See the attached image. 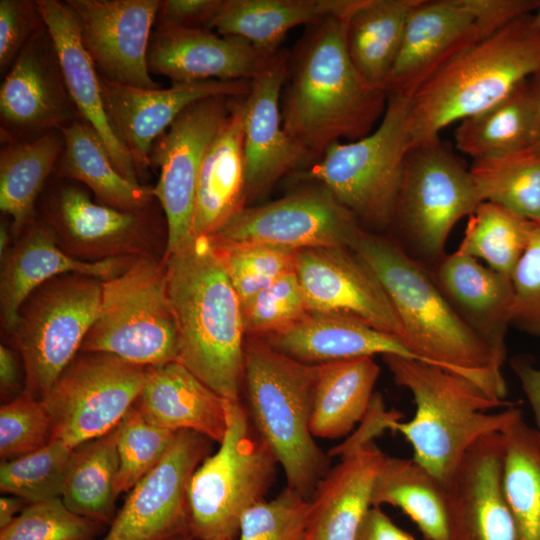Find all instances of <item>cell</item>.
<instances>
[{"mask_svg":"<svg viewBox=\"0 0 540 540\" xmlns=\"http://www.w3.org/2000/svg\"><path fill=\"white\" fill-rule=\"evenodd\" d=\"M347 18L330 16L306 26L288 56L282 126L313 164L333 143L371 133L387 105V91L369 85L349 56Z\"/></svg>","mask_w":540,"mask_h":540,"instance_id":"cell-1","label":"cell"},{"mask_svg":"<svg viewBox=\"0 0 540 540\" xmlns=\"http://www.w3.org/2000/svg\"><path fill=\"white\" fill-rule=\"evenodd\" d=\"M351 249L378 277L403 326L405 344L420 361L464 377L504 401L502 370L421 262L394 241L366 230Z\"/></svg>","mask_w":540,"mask_h":540,"instance_id":"cell-2","label":"cell"},{"mask_svg":"<svg viewBox=\"0 0 540 540\" xmlns=\"http://www.w3.org/2000/svg\"><path fill=\"white\" fill-rule=\"evenodd\" d=\"M178 362L231 402L244 379L241 302L207 238L164 256Z\"/></svg>","mask_w":540,"mask_h":540,"instance_id":"cell-3","label":"cell"},{"mask_svg":"<svg viewBox=\"0 0 540 540\" xmlns=\"http://www.w3.org/2000/svg\"><path fill=\"white\" fill-rule=\"evenodd\" d=\"M382 357L394 382L410 391L416 406L411 420L396 417L388 429L408 441L413 459L444 486L473 444L501 432L522 412L438 366L399 355Z\"/></svg>","mask_w":540,"mask_h":540,"instance_id":"cell-4","label":"cell"},{"mask_svg":"<svg viewBox=\"0 0 540 540\" xmlns=\"http://www.w3.org/2000/svg\"><path fill=\"white\" fill-rule=\"evenodd\" d=\"M539 72L531 13L465 49L418 89L408 117L411 147L439 138L446 126L486 110Z\"/></svg>","mask_w":540,"mask_h":540,"instance_id":"cell-5","label":"cell"},{"mask_svg":"<svg viewBox=\"0 0 540 540\" xmlns=\"http://www.w3.org/2000/svg\"><path fill=\"white\" fill-rule=\"evenodd\" d=\"M318 365L300 362L250 337L244 348L254 428L285 473L287 487L310 499L328 472L329 456L315 442L310 422Z\"/></svg>","mask_w":540,"mask_h":540,"instance_id":"cell-6","label":"cell"},{"mask_svg":"<svg viewBox=\"0 0 540 540\" xmlns=\"http://www.w3.org/2000/svg\"><path fill=\"white\" fill-rule=\"evenodd\" d=\"M411 98L388 94L379 125L365 137L330 145L300 177L324 186L362 225H391L404 162L411 147Z\"/></svg>","mask_w":540,"mask_h":540,"instance_id":"cell-7","label":"cell"},{"mask_svg":"<svg viewBox=\"0 0 540 540\" xmlns=\"http://www.w3.org/2000/svg\"><path fill=\"white\" fill-rule=\"evenodd\" d=\"M80 351L108 353L145 367L178 361L164 261L141 256L119 276L102 281L98 315Z\"/></svg>","mask_w":540,"mask_h":540,"instance_id":"cell-8","label":"cell"},{"mask_svg":"<svg viewBox=\"0 0 540 540\" xmlns=\"http://www.w3.org/2000/svg\"><path fill=\"white\" fill-rule=\"evenodd\" d=\"M276 463L240 402H230L219 449L197 467L189 483L190 535L196 540H234L242 515L264 500Z\"/></svg>","mask_w":540,"mask_h":540,"instance_id":"cell-9","label":"cell"},{"mask_svg":"<svg viewBox=\"0 0 540 540\" xmlns=\"http://www.w3.org/2000/svg\"><path fill=\"white\" fill-rule=\"evenodd\" d=\"M102 281L56 277L35 289L19 309L11 334L25 372V392L42 400L76 357L95 322Z\"/></svg>","mask_w":540,"mask_h":540,"instance_id":"cell-10","label":"cell"},{"mask_svg":"<svg viewBox=\"0 0 540 540\" xmlns=\"http://www.w3.org/2000/svg\"><path fill=\"white\" fill-rule=\"evenodd\" d=\"M482 202L470 170L436 138L410 147L391 224L411 256L438 263L452 228Z\"/></svg>","mask_w":540,"mask_h":540,"instance_id":"cell-11","label":"cell"},{"mask_svg":"<svg viewBox=\"0 0 540 540\" xmlns=\"http://www.w3.org/2000/svg\"><path fill=\"white\" fill-rule=\"evenodd\" d=\"M145 366L102 352H81L42 399L53 438L71 448L113 430L139 397Z\"/></svg>","mask_w":540,"mask_h":540,"instance_id":"cell-12","label":"cell"},{"mask_svg":"<svg viewBox=\"0 0 540 540\" xmlns=\"http://www.w3.org/2000/svg\"><path fill=\"white\" fill-rule=\"evenodd\" d=\"M364 230L317 183L263 205L246 206L208 239L225 245H267L294 251L351 249Z\"/></svg>","mask_w":540,"mask_h":540,"instance_id":"cell-13","label":"cell"},{"mask_svg":"<svg viewBox=\"0 0 540 540\" xmlns=\"http://www.w3.org/2000/svg\"><path fill=\"white\" fill-rule=\"evenodd\" d=\"M232 97L199 100L173 121L152 145L150 167H158L154 187L167 222L164 256L194 241L192 228L197 183L205 154L230 113Z\"/></svg>","mask_w":540,"mask_h":540,"instance_id":"cell-14","label":"cell"},{"mask_svg":"<svg viewBox=\"0 0 540 540\" xmlns=\"http://www.w3.org/2000/svg\"><path fill=\"white\" fill-rule=\"evenodd\" d=\"M209 439L175 433L168 450L130 491L103 540H169L189 533L188 488Z\"/></svg>","mask_w":540,"mask_h":540,"instance_id":"cell-15","label":"cell"},{"mask_svg":"<svg viewBox=\"0 0 540 540\" xmlns=\"http://www.w3.org/2000/svg\"><path fill=\"white\" fill-rule=\"evenodd\" d=\"M295 272L309 311L352 317L405 344L403 326L384 287L352 249L299 250Z\"/></svg>","mask_w":540,"mask_h":540,"instance_id":"cell-16","label":"cell"},{"mask_svg":"<svg viewBox=\"0 0 540 540\" xmlns=\"http://www.w3.org/2000/svg\"><path fill=\"white\" fill-rule=\"evenodd\" d=\"M0 116L2 141L38 137L80 118L45 24L1 83Z\"/></svg>","mask_w":540,"mask_h":540,"instance_id":"cell-17","label":"cell"},{"mask_svg":"<svg viewBox=\"0 0 540 540\" xmlns=\"http://www.w3.org/2000/svg\"><path fill=\"white\" fill-rule=\"evenodd\" d=\"M77 15L81 39L98 73L129 87L160 89L147 52L161 0H66Z\"/></svg>","mask_w":540,"mask_h":540,"instance_id":"cell-18","label":"cell"},{"mask_svg":"<svg viewBox=\"0 0 540 540\" xmlns=\"http://www.w3.org/2000/svg\"><path fill=\"white\" fill-rule=\"evenodd\" d=\"M44 212L59 245L74 258L97 262L150 256L152 230L148 210L114 209L93 202L78 186L62 185L50 193Z\"/></svg>","mask_w":540,"mask_h":540,"instance_id":"cell-19","label":"cell"},{"mask_svg":"<svg viewBox=\"0 0 540 540\" xmlns=\"http://www.w3.org/2000/svg\"><path fill=\"white\" fill-rule=\"evenodd\" d=\"M99 82L109 120L129 151L142 184L150 168L153 143L184 109L210 97L246 96L251 89V80H207L153 90L116 84L100 74Z\"/></svg>","mask_w":540,"mask_h":540,"instance_id":"cell-20","label":"cell"},{"mask_svg":"<svg viewBox=\"0 0 540 540\" xmlns=\"http://www.w3.org/2000/svg\"><path fill=\"white\" fill-rule=\"evenodd\" d=\"M489 35L472 0H422L406 23L387 94L412 98L446 63Z\"/></svg>","mask_w":540,"mask_h":540,"instance_id":"cell-21","label":"cell"},{"mask_svg":"<svg viewBox=\"0 0 540 540\" xmlns=\"http://www.w3.org/2000/svg\"><path fill=\"white\" fill-rule=\"evenodd\" d=\"M289 52L274 53L251 80L245 97L244 162L247 203L269 192L286 174L313 165L310 157L285 133L280 98Z\"/></svg>","mask_w":540,"mask_h":540,"instance_id":"cell-22","label":"cell"},{"mask_svg":"<svg viewBox=\"0 0 540 540\" xmlns=\"http://www.w3.org/2000/svg\"><path fill=\"white\" fill-rule=\"evenodd\" d=\"M501 432L464 454L446 488V540H519L502 481Z\"/></svg>","mask_w":540,"mask_h":540,"instance_id":"cell-23","label":"cell"},{"mask_svg":"<svg viewBox=\"0 0 540 540\" xmlns=\"http://www.w3.org/2000/svg\"><path fill=\"white\" fill-rule=\"evenodd\" d=\"M272 55L261 53L243 39L210 29L156 24L147 65L150 74L163 75L172 84L252 80Z\"/></svg>","mask_w":540,"mask_h":540,"instance_id":"cell-24","label":"cell"},{"mask_svg":"<svg viewBox=\"0 0 540 540\" xmlns=\"http://www.w3.org/2000/svg\"><path fill=\"white\" fill-rule=\"evenodd\" d=\"M138 257H118L97 262L82 261L66 253L53 228L31 222L18 242L5 254L0 275L1 321L10 331L20 307L42 284L63 275L78 274L107 281L125 272Z\"/></svg>","mask_w":540,"mask_h":540,"instance_id":"cell-25","label":"cell"},{"mask_svg":"<svg viewBox=\"0 0 540 540\" xmlns=\"http://www.w3.org/2000/svg\"><path fill=\"white\" fill-rule=\"evenodd\" d=\"M54 44L65 83L79 117L98 134L118 172L142 184L133 159L116 134L105 109L99 74L81 39L76 13L65 1L36 0Z\"/></svg>","mask_w":540,"mask_h":540,"instance_id":"cell-26","label":"cell"},{"mask_svg":"<svg viewBox=\"0 0 540 540\" xmlns=\"http://www.w3.org/2000/svg\"><path fill=\"white\" fill-rule=\"evenodd\" d=\"M434 279L502 370L514 298L511 278L456 250L437 263Z\"/></svg>","mask_w":540,"mask_h":540,"instance_id":"cell-27","label":"cell"},{"mask_svg":"<svg viewBox=\"0 0 540 540\" xmlns=\"http://www.w3.org/2000/svg\"><path fill=\"white\" fill-rule=\"evenodd\" d=\"M231 401L221 397L178 361L148 366L134 405L153 424L223 440Z\"/></svg>","mask_w":540,"mask_h":540,"instance_id":"cell-28","label":"cell"},{"mask_svg":"<svg viewBox=\"0 0 540 540\" xmlns=\"http://www.w3.org/2000/svg\"><path fill=\"white\" fill-rule=\"evenodd\" d=\"M385 456L372 441L328 470L309 499L305 540H356Z\"/></svg>","mask_w":540,"mask_h":540,"instance_id":"cell-29","label":"cell"},{"mask_svg":"<svg viewBox=\"0 0 540 540\" xmlns=\"http://www.w3.org/2000/svg\"><path fill=\"white\" fill-rule=\"evenodd\" d=\"M246 96L231 98L230 113L203 159L195 198L194 239L214 235L246 207Z\"/></svg>","mask_w":540,"mask_h":540,"instance_id":"cell-30","label":"cell"},{"mask_svg":"<svg viewBox=\"0 0 540 540\" xmlns=\"http://www.w3.org/2000/svg\"><path fill=\"white\" fill-rule=\"evenodd\" d=\"M261 339L276 350L313 365L389 354L419 360L398 338L336 313L309 311L289 329Z\"/></svg>","mask_w":540,"mask_h":540,"instance_id":"cell-31","label":"cell"},{"mask_svg":"<svg viewBox=\"0 0 540 540\" xmlns=\"http://www.w3.org/2000/svg\"><path fill=\"white\" fill-rule=\"evenodd\" d=\"M361 0H223L210 24L222 36L245 40L265 55L280 50L293 28L330 16L349 17Z\"/></svg>","mask_w":540,"mask_h":540,"instance_id":"cell-32","label":"cell"},{"mask_svg":"<svg viewBox=\"0 0 540 540\" xmlns=\"http://www.w3.org/2000/svg\"><path fill=\"white\" fill-rule=\"evenodd\" d=\"M60 131L65 145L54 170L59 178L85 184L99 204L126 212L149 209L155 198L154 187L123 177L89 124L79 118Z\"/></svg>","mask_w":540,"mask_h":540,"instance_id":"cell-33","label":"cell"},{"mask_svg":"<svg viewBox=\"0 0 540 540\" xmlns=\"http://www.w3.org/2000/svg\"><path fill=\"white\" fill-rule=\"evenodd\" d=\"M380 368L373 357L318 365L310 429L314 437L348 435L365 417Z\"/></svg>","mask_w":540,"mask_h":540,"instance_id":"cell-34","label":"cell"},{"mask_svg":"<svg viewBox=\"0 0 540 540\" xmlns=\"http://www.w3.org/2000/svg\"><path fill=\"white\" fill-rule=\"evenodd\" d=\"M422 0H361L346 20L349 56L362 78L386 91L412 11Z\"/></svg>","mask_w":540,"mask_h":540,"instance_id":"cell-35","label":"cell"},{"mask_svg":"<svg viewBox=\"0 0 540 540\" xmlns=\"http://www.w3.org/2000/svg\"><path fill=\"white\" fill-rule=\"evenodd\" d=\"M0 150V209L18 234L34 217L35 201L64 150L60 130L33 139L5 140Z\"/></svg>","mask_w":540,"mask_h":540,"instance_id":"cell-36","label":"cell"},{"mask_svg":"<svg viewBox=\"0 0 540 540\" xmlns=\"http://www.w3.org/2000/svg\"><path fill=\"white\" fill-rule=\"evenodd\" d=\"M529 79L486 110L461 120L454 133L456 148L473 160H481L534 147L535 113Z\"/></svg>","mask_w":540,"mask_h":540,"instance_id":"cell-37","label":"cell"},{"mask_svg":"<svg viewBox=\"0 0 540 540\" xmlns=\"http://www.w3.org/2000/svg\"><path fill=\"white\" fill-rule=\"evenodd\" d=\"M372 507L391 505L404 512L426 540H446L445 486L412 459L385 456L377 472Z\"/></svg>","mask_w":540,"mask_h":540,"instance_id":"cell-38","label":"cell"},{"mask_svg":"<svg viewBox=\"0 0 540 540\" xmlns=\"http://www.w3.org/2000/svg\"><path fill=\"white\" fill-rule=\"evenodd\" d=\"M501 435L503 489L519 540H540V438L523 412Z\"/></svg>","mask_w":540,"mask_h":540,"instance_id":"cell-39","label":"cell"},{"mask_svg":"<svg viewBox=\"0 0 540 540\" xmlns=\"http://www.w3.org/2000/svg\"><path fill=\"white\" fill-rule=\"evenodd\" d=\"M115 428L74 448L61 496L66 507L94 522H109L117 498Z\"/></svg>","mask_w":540,"mask_h":540,"instance_id":"cell-40","label":"cell"},{"mask_svg":"<svg viewBox=\"0 0 540 540\" xmlns=\"http://www.w3.org/2000/svg\"><path fill=\"white\" fill-rule=\"evenodd\" d=\"M469 170L482 201L540 224V149L531 147L497 158L473 160Z\"/></svg>","mask_w":540,"mask_h":540,"instance_id":"cell-41","label":"cell"},{"mask_svg":"<svg viewBox=\"0 0 540 540\" xmlns=\"http://www.w3.org/2000/svg\"><path fill=\"white\" fill-rule=\"evenodd\" d=\"M530 227L531 222L504 207L483 201L469 216L457 251L511 278L527 246Z\"/></svg>","mask_w":540,"mask_h":540,"instance_id":"cell-42","label":"cell"},{"mask_svg":"<svg viewBox=\"0 0 540 540\" xmlns=\"http://www.w3.org/2000/svg\"><path fill=\"white\" fill-rule=\"evenodd\" d=\"M74 449L53 438L33 452L4 460L0 489L32 504L61 498Z\"/></svg>","mask_w":540,"mask_h":540,"instance_id":"cell-43","label":"cell"},{"mask_svg":"<svg viewBox=\"0 0 540 540\" xmlns=\"http://www.w3.org/2000/svg\"><path fill=\"white\" fill-rule=\"evenodd\" d=\"M119 468L116 494L131 490L162 459L176 432L159 427L133 405L115 427Z\"/></svg>","mask_w":540,"mask_h":540,"instance_id":"cell-44","label":"cell"},{"mask_svg":"<svg viewBox=\"0 0 540 540\" xmlns=\"http://www.w3.org/2000/svg\"><path fill=\"white\" fill-rule=\"evenodd\" d=\"M208 241L241 303L285 273L295 270L298 251L267 245H225Z\"/></svg>","mask_w":540,"mask_h":540,"instance_id":"cell-45","label":"cell"},{"mask_svg":"<svg viewBox=\"0 0 540 540\" xmlns=\"http://www.w3.org/2000/svg\"><path fill=\"white\" fill-rule=\"evenodd\" d=\"M241 310L245 334L255 338L285 331L309 312L295 270L241 303Z\"/></svg>","mask_w":540,"mask_h":540,"instance_id":"cell-46","label":"cell"},{"mask_svg":"<svg viewBox=\"0 0 540 540\" xmlns=\"http://www.w3.org/2000/svg\"><path fill=\"white\" fill-rule=\"evenodd\" d=\"M310 501L289 487L241 517L238 540H305Z\"/></svg>","mask_w":540,"mask_h":540,"instance_id":"cell-47","label":"cell"},{"mask_svg":"<svg viewBox=\"0 0 540 540\" xmlns=\"http://www.w3.org/2000/svg\"><path fill=\"white\" fill-rule=\"evenodd\" d=\"M96 522L70 511L61 498L28 504L0 540H88Z\"/></svg>","mask_w":540,"mask_h":540,"instance_id":"cell-48","label":"cell"},{"mask_svg":"<svg viewBox=\"0 0 540 540\" xmlns=\"http://www.w3.org/2000/svg\"><path fill=\"white\" fill-rule=\"evenodd\" d=\"M53 439L51 417L42 400L26 392L0 408V456L9 460L38 450Z\"/></svg>","mask_w":540,"mask_h":540,"instance_id":"cell-49","label":"cell"},{"mask_svg":"<svg viewBox=\"0 0 540 540\" xmlns=\"http://www.w3.org/2000/svg\"><path fill=\"white\" fill-rule=\"evenodd\" d=\"M511 325L540 337V224L532 223L527 246L512 275Z\"/></svg>","mask_w":540,"mask_h":540,"instance_id":"cell-50","label":"cell"},{"mask_svg":"<svg viewBox=\"0 0 540 540\" xmlns=\"http://www.w3.org/2000/svg\"><path fill=\"white\" fill-rule=\"evenodd\" d=\"M44 26L36 1H0V70L11 68L32 37Z\"/></svg>","mask_w":540,"mask_h":540,"instance_id":"cell-51","label":"cell"},{"mask_svg":"<svg viewBox=\"0 0 540 540\" xmlns=\"http://www.w3.org/2000/svg\"><path fill=\"white\" fill-rule=\"evenodd\" d=\"M222 2L223 0H161L155 25L210 29Z\"/></svg>","mask_w":540,"mask_h":540,"instance_id":"cell-52","label":"cell"},{"mask_svg":"<svg viewBox=\"0 0 540 540\" xmlns=\"http://www.w3.org/2000/svg\"><path fill=\"white\" fill-rule=\"evenodd\" d=\"M510 366L531 406L534 428L540 438V368L535 367L527 357L522 356L513 357L510 360Z\"/></svg>","mask_w":540,"mask_h":540,"instance_id":"cell-53","label":"cell"},{"mask_svg":"<svg viewBox=\"0 0 540 540\" xmlns=\"http://www.w3.org/2000/svg\"><path fill=\"white\" fill-rule=\"evenodd\" d=\"M356 540H414V538L398 527L381 507H371Z\"/></svg>","mask_w":540,"mask_h":540,"instance_id":"cell-54","label":"cell"},{"mask_svg":"<svg viewBox=\"0 0 540 540\" xmlns=\"http://www.w3.org/2000/svg\"><path fill=\"white\" fill-rule=\"evenodd\" d=\"M0 389L2 398L11 400L22 395L17 358L8 347L0 346Z\"/></svg>","mask_w":540,"mask_h":540,"instance_id":"cell-55","label":"cell"},{"mask_svg":"<svg viewBox=\"0 0 540 540\" xmlns=\"http://www.w3.org/2000/svg\"><path fill=\"white\" fill-rule=\"evenodd\" d=\"M25 501L17 496L4 495L0 498V529L7 527L18 515Z\"/></svg>","mask_w":540,"mask_h":540,"instance_id":"cell-56","label":"cell"},{"mask_svg":"<svg viewBox=\"0 0 540 540\" xmlns=\"http://www.w3.org/2000/svg\"><path fill=\"white\" fill-rule=\"evenodd\" d=\"M535 113V144L540 149V72L529 79Z\"/></svg>","mask_w":540,"mask_h":540,"instance_id":"cell-57","label":"cell"},{"mask_svg":"<svg viewBox=\"0 0 540 540\" xmlns=\"http://www.w3.org/2000/svg\"><path fill=\"white\" fill-rule=\"evenodd\" d=\"M12 233L11 226L9 227L6 222H2L0 226V255L1 259L5 256L9 250L8 244L10 241V235Z\"/></svg>","mask_w":540,"mask_h":540,"instance_id":"cell-58","label":"cell"},{"mask_svg":"<svg viewBox=\"0 0 540 540\" xmlns=\"http://www.w3.org/2000/svg\"><path fill=\"white\" fill-rule=\"evenodd\" d=\"M533 15H534V22H535L536 28H537L538 33L540 35V0H539L538 7L535 10V13Z\"/></svg>","mask_w":540,"mask_h":540,"instance_id":"cell-59","label":"cell"},{"mask_svg":"<svg viewBox=\"0 0 540 540\" xmlns=\"http://www.w3.org/2000/svg\"><path fill=\"white\" fill-rule=\"evenodd\" d=\"M169 540H196V539L188 534V535L178 536V537H175V538H172V539H169Z\"/></svg>","mask_w":540,"mask_h":540,"instance_id":"cell-60","label":"cell"}]
</instances>
